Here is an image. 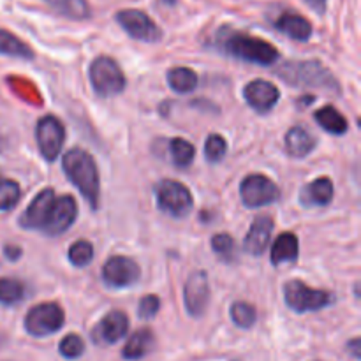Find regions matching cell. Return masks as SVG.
<instances>
[{
    "label": "cell",
    "mask_w": 361,
    "mask_h": 361,
    "mask_svg": "<svg viewBox=\"0 0 361 361\" xmlns=\"http://www.w3.org/2000/svg\"><path fill=\"white\" fill-rule=\"evenodd\" d=\"M314 118H316V122L326 133L335 134V136H342V134L348 133V120L334 106H324V108H321L319 111H316Z\"/></svg>",
    "instance_id": "cb8c5ba5"
},
{
    "label": "cell",
    "mask_w": 361,
    "mask_h": 361,
    "mask_svg": "<svg viewBox=\"0 0 361 361\" xmlns=\"http://www.w3.org/2000/svg\"><path fill=\"white\" fill-rule=\"evenodd\" d=\"M4 148H6V141H4L2 137H0V152H2Z\"/></svg>",
    "instance_id": "ab89813d"
},
{
    "label": "cell",
    "mask_w": 361,
    "mask_h": 361,
    "mask_svg": "<svg viewBox=\"0 0 361 361\" xmlns=\"http://www.w3.org/2000/svg\"><path fill=\"white\" fill-rule=\"evenodd\" d=\"M69 261L78 268H83L87 264H90V261L94 259V247H92L90 242L87 240H78L73 245L69 247Z\"/></svg>",
    "instance_id": "f1b7e54d"
},
{
    "label": "cell",
    "mask_w": 361,
    "mask_h": 361,
    "mask_svg": "<svg viewBox=\"0 0 361 361\" xmlns=\"http://www.w3.org/2000/svg\"><path fill=\"white\" fill-rule=\"evenodd\" d=\"M159 310H161V300L155 295H147L140 300L137 314H140L141 319H154Z\"/></svg>",
    "instance_id": "e575fe53"
},
{
    "label": "cell",
    "mask_w": 361,
    "mask_h": 361,
    "mask_svg": "<svg viewBox=\"0 0 361 361\" xmlns=\"http://www.w3.org/2000/svg\"><path fill=\"white\" fill-rule=\"evenodd\" d=\"M296 257H298V238L293 233H282L271 247V263L279 267L282 263L295 261Z\"/></svg>",
    "instance_id": "7402d4cb"
},
{
    "label": "cell",
    "mask_w": 361,
    "mask_h": 361,
    "mask_svg": "<svg viewBox=\"0 0 361 361\" xmlns=\"http://www.w3.org/2000/svg\"><path fill=\"white\" fill-rule=\"evenodd\" d=\"M231 319L236 326L240 328H252L257 319V312L250 303L247 302H236L231 307Z\"/></svg>",
    "instance_id": "f546056e"
},
{
    "label": "cell",
    "mask_w": 361,
    "mask_h": 361,
    "mask_svg": "<svg viewBox=\"0 0 361 361\" xmlns=\"http://www.w3.org/2000/svg\"><path fill=\"white\" fill-rule=\"evenodd\" d=\"M157 204L164 214L171 217H185L192 210V194L183 183L175 180H164L155 189Z\"/></svg>",
    "instance_id": "52a82bcc"
},
{
    "label": "cell",
    "mask_w": 361,
    "mask_h": 361,
    "mask_svg": "<svg viewBox=\"0 0 361 361\" xmlns=\"http://www.w3.org/2000/svg\"><path fill=\"white\" fill-rule=\"evenodd\" d=\"M66 323V314L60 309V305L51 302L39 303L32 307L25 316V330L32 337H48L56 334Z\"/></svg>",
    "instance_id": "8992f818"
},
{
    "label": "cell",
    "mask_w": 361,
    "mask_h": 361,
    "mask_svg": "<svg viewBox=\"0 0 361 361\" xmlns=\"http://www.w3.org/2000/svg\"><path fill=\"white\" fill-rule=\"evenodd\" d=\"M317 141L305 127H291L286 134V150L293 157H307L316 148Z\"/></svg>",
    "instance_id": "d6986e66"
},
{
    "label": "cell",
    "mask_w": 361,
    "mask_h": 361,
    "mask_svg": "<svg viewBox=\"0 0 361 361\" xmlns=\"http://www.w3.org/2000/svg\"><path fill=\"white\" fill-rule=\"evenodd\" d=\"M331 200H334V183L326 176L314 180L302 192V203L305 207H326Z\"/></svg>",
    "instance_id": "ffe728a7"
},
{
    "label": "cell",
    "mask_w": 361,
    "mask_h": 361,
    "mask_svg": "<svg viewBox=\"0 0 361 361\" xmlns=\"http://www.w3.org/2000/svg\"><path fill=\"white\" fill-rule=\"evenodd\" d=\"M183 300H185L187 312L194 317H201L207 310L208 300H210V284L208 275L203 270H197L187 279L183 288Z\"/></svg>",
    "instance_id": "4fadbf2b"
},
{
    "label": "cell",
    "mask_w": 361,
    "mask_h": 361,
    "mask_svg": "<svg viewBox=\"0 0 361 361\" xmlns=\"http://www.w3.org/2000/svg\"><path fill=\"white\" fill-rule=\"evenodd\" d=\"M25 298V286L16 279H0V303L6 307L18 305Z\"/></svg>",
    "instance_id": "83f0119b"
},
{
    "label": "cell",
    "mask_w": 361,
    "mask_h": 361,
    "mask_svg": "<svg viewBox=\"0 0 361 361\" xmlns=\"http://www.w3.org/2000/svg\"><path fill=\"white\" fill-rule=\"evenodd\" d=\"M78 215V204L73 196L55 197L42 231L48 236H60L74 224Z\"/></svg>",
    "instance_id": "7c38bea8"
},
{
    "label": "cell",
    "mask_w": 361,
    "mask_h": 361,
    "mask_svg": "<svg viewBox=\"0 0 361 361\" xmlns=\"http://www.w3.org/2000/svg\"><path fill=\"white\" fill-rule=\"evenodd\" d=\"M271 231H274V219L268 215H259L254 219L245 236V242H243L245 252L252 254V256H261L270 243Z\"/></svg>",
    "instance_id": "e0dca14e"
},
{
    "label": "cell",
    "mask_w": 361,
    "mask_h": 361,
    "mask_svg": "<svg viewBox=\"0 0 361 361\" xmlns=\"http://www.w3.org/2000/svg\"><path fill=\"white\" fill-rule=\"evenodd\" d=\"M116 21L133 39L143 42H157L162 39V30L147 13L140 9H122L116 13Z\"/></svg>",
    "instance_id": "ba28073f"
},
{
    "label": "cell",
    "mask_w": 361,
    "mask_h": 361,
    "mask_svg": "<svg viewBox=\"0 0 361 361\" xmlns=\"http://www.w3.org/2000/svg\"><path fill=\"white\" fill-rule=\"evenodd\" d=\"M59 351H60V355L67 360L80 358V356L85 353L83 338L76 334H69L67 337H63L62 341H60Z\"/></svg>",
    "instance_id": "d6a6232c"
},
{
    "label": "cell",
    "mask_w": 361,
    "mask_h": 361,
    "mask_svg": "<svg viewBox=\"0 0 361 361\" xmlns=\"http://www.w3.org/2000/svg\"><path fill=\"white\" fill-rule=\"evenodd\" d=\"M21 189L14 180H0V212L13 210L20 203Z\"/></svg>",
    "instance_id": "4dcf8cb0"
},
{
    "label": "cell",
    "mask_w": 361,
    "mask_h": 361,
    "mask_svg": "<svg viewBox=\"0 0 361 361\" xmlns=\"http://www.w3.org/2000/svg\"><path fill=\"white\" fill-rule=\"evenodd\" d=\"M155 337L148 328H141L136 334H133V337H129V341L126 342L122 349V356L126 360H141L148 355V353L154 349Z\"/></svg>",
    "instance_id": "44dd1931"
},
{
    "label": "cell",
    "mask_w": 361,
    "mask_h": 361,
    "mask_svg": "<svg viewBox=\"0 0 361 361\" xmlns=\"http://www.w3.org/2000/svg\"><path fill=\"white\" fill-rule=\"evenodd\" d=\"M168 83L178 94H189L197 87V74L189 67H173L168 73Z\"/></svg>",
    "instance_id": "484cf974"
},
{
    "label": "cell",
    "mask_w": 361,
    "mask_h": 361,
    "mask_svg": "<svg viewBox=\"0 0 361 361\" xmlns=\"http://www.w3.org/2000/svg\"><path fill=\"white\" fill-rule=\"evenodd\" d=\"M141 270L136 261L126 256H113L102 267V279L111 288H129L136 284Z\"/></svg>",
    "instance_id": "8fae6325"
},
{
    "label": "cell",
    "mask_w": 361,
    "mask_h": 361,
    "mask_svg": "<svg viewBox=\"0 0 361 361\" xmlns=\"http://www.w3.org/2000/svg\"><path fill=\"white\" fill-rule=\"evenodd\" d=\"M219 46L228 55L257 66H274L279 59V49L271 42L243 32H222Z\"/></svg>",
    "instance_id": "7a4b0ae2"
},
{
    "label": "cell",
    "mask_w": 361,
    "mask_h": 361,
    "mask_svg": "<svg viewBox=\"0 0 361 361\" xmlns=\"http://www.w3.org/2000/svg\"><path fill=\"white\" fill-rule=\"evenodd\" d=\"M212 249L222 259H231L235 252V240L228 233H219L212 238Z\"/></svg>",
    "instance_id": "836d02e7"
},
{
    "label": "cell",
    "mask_w": 361,
    "mask_h": 361,
    "mask_svg": "<svg viewBox=\"0 0 361 361\" xmlns=\"http://www.w3.org/2000/svg\"><path fill=\"white\" fill-rule=\"evenodd\" d=\"M55 190L44 189L34 197L30 204L27 207L25 214L20 217V226L25 229H42L46 221H48L49 210L55 201Z\"/></svg>",
    "instance_id": "2e32d148"
},
{
    "label": "cell",
    "mask_w": 361,
    "mask_h": 361,
    "mask_svg": "<svg viewBox=\"0 0 361 361\" xmlns=\"http://www.w3.org/2000/svg\"><path fill=\"white\" fill-rule=\"evenodd\" d=\"M169 154H171L173 164L178 166V168H189L194 161V155H196V150H194L192 143H189L183 137H175L169 143Z\"/></svg>",
    "instance_id": "4316f807"
},
{
    "label": "cell",
    "mask_w": 361,
    "mask_h": 361,
    "mask_svg": "<svg viewBox=\"0 0 361 361\" xmlns=\"http://www.w3.org/2000/svg\"><path fill=\"white\" fill-rule=\"evenodd\" d=\"M226 152H228V143L221 134H210L204 143V157L212 164H217L224 159Z\"/></svg>",
    "instance_id": "1f68e13d"
},
{
    "label": "cell",
    "mask_w": 361,
    "mask_h": 361,
    "mask_svg": "<svg viewBox=\"0 0 361 361\" xmlns=\"http://www.w3.org/2000/svg\"><path fill=\"white\" fill-rule=\"evenodd\" d=\"M275 28L279 32H282L288 37L295 39V41L305 42L309 41L310 35H312V23H310L307 18H303L302 14L293 13V11H286L281 16L275 20Z\"/></svg>",
    "instance_id": "ac0fdd59"
},
{
    "label": "cell",
    "mask_w": 361,
    "mask_h": 361,
    "mask_svg": "<svg viewBox=\"0 0 361 361\" xmlns=\"http://www.w3.org/2000/svg\"><path fill=\"white\" fill-rule=\"evenodd\" d=\"M129 330V317L122 310H111L102 317L101 323L92 331V338L101 345H113L126 337Z\"/></svg>",
    "instance_id": "5bb4252c"
},
{
    "label": "cell",
    "mask_w": 361,
    "mask_h": 361,
    "mask_svg": "<svg viewBox=\"0 0 361 361\" xmlns=\"http://www.w3.org/2000/svg\"><path fill=\"white\" fill-rule=\"evenodd\" d=\"M348 348L351 349L353 356H355V358L358 360L360 358V338H353V341L348 344Z\"/></svg>",
    "instance_id": "f35d334b"
},
{
    "label": "cell",
    "mask_w": 361,
    "mask_h": 361,
    "mask_svg": "<svg viewBox=\"0 0 361 361\" xmlns=\"http://www.w3.org/2000/svg\"><path fill=\"white\" fill-rule=\"evenodd\" d=\"M63 171H66L67 178L73 182V185L80 190L81 196L95 210L99 207L101 183H99L97 166H95L92 155L81 148H71L63 155Z\"/></svg>",
    "instance_id": "6da1fadb"
},
{
    "label": "cell",
    "mask_w": 361,
    "mask_h": 361,
    "mask_svg": "<svg viewBox=\"0 0 361 361\" xmlns=\"http://www.w3.org/2000/svg\"><path fill=\"white\" fill-rule=\"evenodd\" d=\"M284 300L295 312H316L334 303L331 293L309 288L302 281H289L284 286Z\"/></svg>",
    "instance_id": "5b68a950"
},
{
    "label": "cell",
    "mask_w": 361,
    "mask_h": 361,
    "mask_svg": "<svg viewBox=\"0 0 361 361\" xmlns=\"http://www.w3.org/2000/svg\"><path fill=\"white\" fill-rule=\"evenodd\" d=\"M6 257L7 259H11V261H16V259H20L21 257V249L20 247H14V245H6Z\"/></svg>",
    "instance_id": "8d00e7d4"
},
{
    "label": "cell",
    "mask_w": 361,
    "mask_h": 361,
    "mask_svg": "<svg viewBox=\"0 0 361 361\" xmlns=\"http://www.w3.org/2000/svg\"><path fill=\"white\" fill-rule=\"evenodd\" d=\"M9 83H11V87H13V90L16 92V94H20L23 99H27V101L34 102V104L41 102L39 101L37 90L32 87L30 81L20 80V78H9Z\"/></svg>",
    "instance_id": "d590c367"
},
{
    "label": "cell",
    "mask_w": 361,
    "mask_h": 361,
    "mask_svg": "<svg viewBox=\"0 0 361 361\" xmlns=\"http://www.w3.org/2000/svg\"><path fill=\"white\" fill-rule=\"evenodd\" d=\"M305 2L309 4L310 9H314L316 13H324V11H326L328 0H305Z\"/></svg>",
    "instance_id": "74e56055"
},
{
    "label": "cell",
    "mask_w": 361,
    "mask_h": 361,
    "mask_svg": "<svg viewBox=\"0 0 361 361\" xmlns=\"http://www.w3.org/2000/svg\"><path fill=\"white\" fill-rule=\"evenodd\" d=\"M240 194H242V201L245 207L259 208L275 203L281 196V190L268 176L254 173V175L243 178L242 185H240Z\"/></svg>",
    "instance_id": "9c48e42d"
},
{
    "label": "cell",
    "mask_w": 361,
    "mask_h": 361,
    "mask_svg": "<svg viewBox=\"0 0 361 361\" xmlns=\"http://www.w3.org/2000/svg\"><path fill=\"white\" fill-rule=\"evenodd\" d=\"M0 53L7 56H16V59H34V51H32L30 46L25 44L20 37L11 34L9 30H4V28H0Z\"/></svg>",
    "instance_id": "d4e9b609"
},
{
    "label": "cell",
    "mask_w": 361,
    "mask_h": 361,
    "mask_svg": "<svg viewBox=\"0 0 361 361\" xmlns=\"http://www.w3.org/2000/svg\"><path fill=\"white\" fill-rule=\"evenodd\" d=\"M275 73L279 78L293 87L321 88L326 92H341V85L335 80L334 74L317 60H291L284 62Z\"/></svg>",
    "instance_id": "3957f363"
},
{
    "label": "cell",
    "mask_w": 361,
    "mask_h": 361,
    "mask_svg": "<svg viewBox=\"0 0 361 361\" xmlns=\"http://www.w3.org/2000/svg\"><path fill=\"white\" fill-rule=\"evenodd\" d=\"M92 88L99 97H113L126 88V76L111 56H97L90 66Z\"/></svg>",
    "instance_id": "277c9868"
},
{
    "label": "cell",
    "mask_w": 361,
    "mask_h": 361,
    "mask_svg": "<svg viewBox=\"0 0 361 361\" xmlns=\"http://www.w3.org/2000/svg\"><path fill=\"white\" fill-rule=\"evenodd\" d=\"M63 137H66V130L56 116L46 115L39 118L35 126V140L46 161H55L62 154Z\"/></svg>",
    "instance_id": "30bf717a"
},
{
    "label": "cell",
    "mask_w": 361,
    "mask_h": 361,
    "mask_svg": "<svg viewBox=\"0 0 361 361\" xmlns=\"http://www.w3.org/2000/svg\"><path fill=\"white\" fill-rule=\"evenodd\" d=\"M247 104L257 113H268L279 102L281 92L274 83L267 80H254L243 88Z\"/></svg>",
    "instance_id": "9a60e30c"
},
{
    "label": "cell",
    "mask_w": 361,
    "mask_h": 361,
    "mask_svg": "<svg viewBox=\"0 0 361 361\" xmlns=\"http://www.w3.org/2000/svg\"><path fill=\"white\" fill-rule=\"evenodd\" d=\"M46 4L56 14H60L63 18H69V20H88L92 14L87 0H46Z\"/></svg>",
    "instance_id": "603a6c76"
}]
</instances>
